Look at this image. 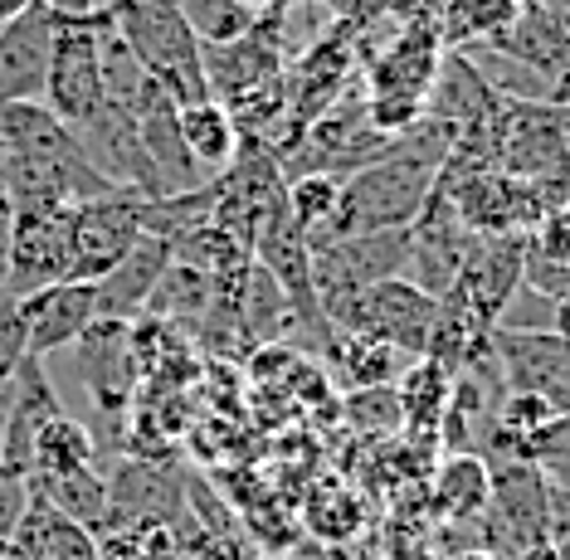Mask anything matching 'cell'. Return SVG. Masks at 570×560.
<instances>
[{"instance_id":"1","label":"cell","mask_w":570,"mask_h":560,"mask_svg":"<svg viewBox=\"0 0 570 560\" xmlns=\"http://www.w3.org/2000/svg\"><path fill=\"white\" fill-rule=\"evenodd\" d=\"M108 16L151 83H161L176 102L210 98V88H205V45L166 0H108Z\"/></svg>"},{"instance_id":"2","label":"cell","mask_w":570,"mask_h":560,"mask_svg":"<svg viewBox=\"0 0 570 560\" xmlns=\"http://www.w3.org/2000/svg\"><path fill=\"white\" fill-rule=\"evenodd\" d=\"M63 122L79 132L108 102L98 69V6L94 10H55V49H49L45 98Z\"/></svg>"},{"instance_id":"3","label":"cell","mask_w":570,"mask_h":560,"mask_svg":"<svg viewBox=\"0 0 570 560\" xmlns=\"http://www.w3.org/2000/svg\"><path fill=\"white\" fill-rule=\"evenodd\" d=\"M498 171L522 180H570V112L556 102L502 98L492 112Z\"/></svg>"},{"instance_id":"4","label":"cell","mask_w":570,"mask_h":560,"mask_svg":"<svg viewBox=\"0 0 570 560\" xmlns=\"http://www.w3.org/2000/svg\"><path fill=\"white\" fill-rule=\"evenodd\" d=\"M434 317H439V297L414 288L410 278H385V283H371V288L346 307V317L336 322L332 332L375 336V342L395 346L400 356L420 361L424 351H430Z\"/></svg>"},{"instance_id":"5","label":"cell","mask_w":570,"mask_h":560,"mask_svg":"<svg viewBox=\"0 0 570 560\" xmlns=\"http://www.w3.org/2000/svg\"><path fill=\"white\" fill-rule=\"evenodd\" d=\"M488 463V527H498L517 551L541 546L551 537V517H556V488L541 478L537 463L517 459V453H492Z\"/></svg>"},{"instance_id":"6","label":"cell","mask_w":570,"mask_h":560,"mask_svg":"<svg viewBox=\"0 0 570 560\" xmlns=\"http://www.w3.org/2000/svg\"><path fill=\"white\" fill-rule=\"evenodd\" d=\"M141 205L147 195L137 190H108L98 200H83L69 210V249H73V273L79 283H98L118 258L141 239Z\"/></svg>"},{"instance_id":"7","label":"cell","mask_w":570,"mask_h":560,"mask_svg":"<svg viewBox=\"0 0 570 560\" xmlns=\"http://www.w3.org/2000/svg\"><path fill=\"white\" fill-rule=\"evenodd\" d=\"M69 351H73V366H79L88 395L98 400V410H108L112 420H127L141 390V356L132 342V322L98 317Z\"/></svg>"},{"instance_id":"8","label":"cell","mask_w":570,"mask_h":560,"mask_svg":"<svg viewBox=\"0 0 570 560\" xmlns=\"http://www.w3.org/2000/svg\"><path fill=\"white\" fill-rule=\"evenodd\" d=\"M488 342H492V356H498L502 390L541 395L556 414L570 410V336L492 327Z\"/></svg>"},{"instance_id":"9","label":"cell","mask_w":570,"mask_h":560,"mask_svg":"<svg viewBox=\"0 0 570 560\" xmlns=\"http://www.w3.org/2000/svg\"><path fill=\"white\" fill-rule=\"evenodd\" d=\"M79 147L83 156L94 161V171L102 180H112V186L122 190H137L147 195V200H157V195H171L166 190V180L157 171V161L147 156V147H141V132H137V117L122 108V102H102V112L94 117V122H83L79 132Z\"/></svg>"},{"instance_id":"10","label":"cell","mask_w":570,"mask_h":560,"mask_svg":"<svg viewBox=\"0 0 570 560\" xmlns=\"http://www.w3.org/2000/svg\"><path fill=\"white\" fill-rule=\"evenodd\" d=\"M73 273V249H69V210L55 215H20L16 219V239H10L6 258V278L0 288L10 297H30L55 283H69Z\"/></svg>"},{"instance_id":"11","label":"cell","mask_w":570,"mask_h":560,"mask_svg":"<svg viewBox=\"0 0 570 560\" xmlns=\"http://www.w3.org/2000/svg\"><path fill=\"white\" fill-rule=\"evenodd\" d=\"M180 512H186L180 473L166 459H147V463L127 459L118 473L108 478V527H132V522L176 527Z\"/></svg>"},{"instance_id":"12","label":"cell","mask_w":570,"mask_h":560,"mask_svg":"<svg viewBox=\"0 0 570 560\" xmlns=\"http://www.w3.org/2000/svg\"><path fill=\"white\" fill-rule=\"evenodd\" d=\"M20 317H24L30 356L49 361L55 351H69L98 322V293H94V283H79V278L55 283V288L20 297Z\"/></svg>"},{"instance_id":"13","label":"cell","mask_w":570,"mask_h":560,"mask_svg":"<svg viewBox=\"0 0 570 560\" xmlns=\"http://www.w3.org/2000/svg\"><path fill=\"white\" fill-rule=\"evenodd\" d=\"M63 414V400L55 381L45 375V361H24L20 375L6 385V424H0V468L10 473H30V449L35 434Z\"/></svg>"},{"instance_id":"14","label":"cell","mask_w":570,"mask_h":560,"mask_svg":"<svg viewBox=\"0 0 570 560\" xmlns=\"http://www.w3.org/2000/svg\"><path fill=\"white\" fill-rule=\"evenodd\" d=\"M171 264V244L157 239V234H141V239L118 258V268H108L94 283L98 293V317L112 322H141L147 317V303L157 293L161 273Z\"/></svg>"},{"instance_id":"15","label":"cell","mask_w":570,"mask_h":560,"mask_svg":"<svg viewBox=\"0 0 570 560\" xmlns=\"http://www.w3.org/2000/svg\"><path fill=\"white\" fill-rule=\"evenodd\" d=\"M498 102L502 98L492 94V83L478 73V63L469 55H444L434 63L430 88H424V117L453 127V132L488 122V117L498 112Z\"/></svg>"},{"instance_id":"16","label":"cell","mask_w":570,"mask_h":560,"mask_svg":"<svg viewBox=\"0 0 570 560\" xmlns=\"http://www.w3.org/2000/svg\"><path fill=\"white\" fill-rule=\"evenodd\" d=\"M0 151L24 156V161H55V166L83 156L73 127L40 98L6 102V108H0Z\"/></svg>"},{"instance_id":"17","label":"cell","mask_w":570,"mask_h":560,"mask_svg":"<svg viewBox=\"0 0 570 560\" xmlns=\"http://www.w3.org/2000/svg\"><path fill=\"white\" fill-rule=\"evenodd\" d=\"M492 49L512 55L517 63H527L531 73H541L551 83L556 73L570 63V16H556V10H541V6H517L512 24H502L492 35Z\"/></svg>"},{"instance_id":"18","label":"cell","mask_w":570,"mask_h":560,"mask_svg":"<svg viewBox=\"0 0 570 560\" xmlns=\"http://www.w3.org/2000/svg\"><path fill=\"white\" fill-rule=\"evenodd\" d=\"M10 546H16L24 560H102L98 531L69 522V517L55 512L45 498H35L30 507H24Z\"/></svg>"},{"instance_id":"19","label":"cell","mask_w":570,"mask_h":560,"mask_svg":"<svg viewBox=\"0 0 570 560\" xmlns=\"http://www.w3.org/2000/svg\"><path fill=\"white\" fill-rule=\"evenodd\" d=\"M176 122H180V141L186 151L196 156L200 171H225L239 151V132H235V117L219 108L215 98H200V102H176Z\"/></svg>"},{"instance_id":"20","label":"cell","mask_w":570,"mask_h":560,"mask_svg":"<svg viewBox=\"0 0 570 560\" xmlns=\"http://www.w3.org/2000/svg\"><path fill=\"white\" fill-rule=\"evenodd\" d=\"M488 463L478 453H449L430 483V502L444 522H473L488 512Z\"/></svg>"},{"instance_id":"21","label":"cell","mask_w":570,"mask_h":560,"mask_svg":"<svg viewBox=\"0 0 570 560\" xmlns=\"http://www.w3.org/2000/svg\"><path fill=\"white\" fill-rule=\"evenodd\" d=\"M327 356L346 390H366V385H395L405 375L410 356H400L395 346L375 342V336H356V332H332Z\"/></svg>"},{"instance_id":"22","label":"cell","mask_w":570,"mask_h":560,"mask_svg":"<svg viewBox=\"0 0 570 560\" xmlns=\"http://www.w3.org/2000/svg\"><path fill=\"white\" fill-rule=\"evenodd\" d=\"M79 468H98V444L88 434V424H79L73 414H55L30 449V478H59V473H79Z\"/></svg>"},{"instance_id":"23","label":"cell","mask_w":570,"mask_h":560,"mask_svg":"<svg viewBox=\"0 0 570 560\" xmlns=\"http://www.w3.org/2000/svg\"><path fill=\"white\" fill-rule=\"evenodd\" d=\"M30 483H35V498H45L69 522H79L88 531L108 527V478L98 468H79V473H59V478H30Z\"/></svg>"},{"instance_id":"24","label":"cell","mask_w":570,"mask_h":560,"mask_svg":"<svg viewBox=\"0 0 570 560\" xmlns=\"http://www.w3.org/2000/svg\"><path fill=\"white\" fill-rule=\"evenodd\" d=\"M210 307H215V278L205 268H196V264H186V258L171 254V264H166L157 293H151V303H147V317L171 322L176 327V322L205 317Z\"/></svg>"},{"instance_id":"25","label":"cell","mask_w":570,"mask_h":560,"mask_svg":"<svg viewBox=\"0 0 570 560\" xmlns=\"http://www.w3.org/2000/svg\"><path fill=\"white\" fill-rule=\"evenodd\" d=\"M395 390H400V410H405V429L420 439H434L439 420H444V405H449V390H453V371L420 356L405 366V381H395Z\"/></svg>"},{"instance_id":"26","label":"cell","mask_w":570,"mask_h":560,"mask_svg":"<svg viewBox=\"0 0 570 560\" xmlns=\"http://www.w3.org/2000/svg\"><path fill=\"white\" fill-rule=\"evenodd\" d=\"M346 424L361 439H395L405 429V410H400V390L395 385H366V390H346L342 400Z\"/></svg>"},{"instance_id":"27","label":"cell","mask_w":570,"mask_h":560,"mask_svg":"<svg viewBox=\"0 0 570 560\" xmlns=\"http://www.w3.org/2000/svg\"><path fill=\"white\" fill-rule=\"evenodd\" d=\"M180 20L196 30L200 45H229L254 24L258 10L239 6V0H166Z\"/></svg>"},{"instance_id":"28","label":"cell","mask_w":570,"mask_h":560,"mask_svg":"<svg viewBox=\"0 0 570 560\" xmlns=\"http://www.w3.org/2000/svg\"><path fill=\"white\" fill-rule=\"evenodd\" d=\"M307 531H313L317 541H352L361 531V498L352 488H317L313 498H307V512H303Z\"/></svg>"},{"instance_id":"29","label":"cell","mask_w":570,"mask_h":560,"mask_svg":"<svg viewBox=\"0 0 570 560\" xmlns=\"http://www.w3.org/2000/svg\"><path fill=\"white\" fill-rule=\"evenodd\" d=\"M517 459L537 463L541 478H547L556 492H570V410L541 424L537 434H531L527 444L517 449Z\"/></svg>"},{"instance_id":"30","label":"cell","mask_w":570,"mask_h":560,"mask_svg":"<svg viewBox=\"0 0 570 560\" xmlns=\"http://www.w3.org/2000/svg\"><path fill=\"white\" fill-rule=\"evenodd\" d=\"M24 361H30V342H24L20 297H10L6 288H0V390L16 381Z\"/></svg>"},{"instance_id":"31","label":"cell","mask_w":570,"mask_h":560,"mask_svg":"<svg viewBox=\"0 0 570 560\" xmlns=\"http://www.w3.org/2000/svg\"><path fill=\"white\" fill-rule=\"evenodd\" d=\"M35 502V483L30 473H10V468H0V546H10V537H16L24 507Z\"/></svg>"},{"instance_id":"32","label":"cell","mask_w":570,"mask_h":560,"mask_svg":"<svg viewBox=\"0 0 570 560\" xmlns=\"http://www.w3.org/2000/svg\"><path fill=\"white\" fill-rule=\"evenodd\" d=\"M527 244H531V249H537L541 258H551V264H566V268H570V200L556 205V210L527 234Z\"/></svg>"},{"instance_id":"33","label":"cell","mask_w":570,"mask_h":560,"mask_svg":"<svg viewBox=\"0 0 570 560\" xmlns=\"http://www.w3.org/2000/svg\"><path fill=\"white\" fill-rule=\"evenodd\" d=\"M16 205H10V190L0 180V278H6V258H10V239H16Z\"/></svg>"},{"instance_id":"34","label":"cell","mask_w":570,"mask_h":560,"mask_svg":"<svg viewBox=\"0 0 570 560\" xmlns=\"http://www.w3.org/2000/svg\"><path fill=\"white\" fill-rule=\"evenodd\" d=\"M527 6H541V10H556V16H570V0H527Z\"/></svg>"},{"instance_id":"35","label":"cell","mask_w":570,"mask_h":560,"mask_svg":"<svg viewBox=\"0 0 570 560\" xmlns=\"http://www.w3.org/2000/svg\"><path fill=\"white\" fill-rule=\"evenodd\" d=\"M556 512H561L566 522H570V492H556Z\"/></svg>"},{"instance_id":"36","label":"cell","mask_w":570,"mask_h":560,"mask_svg":"<svg viewBox=\"0 0 570 560\" xmlns=\"http://www.w3.org/2000/svg\"><path fill=\"white\" fill-rule=\"evenodd\" d=\"M0 560H24V556L16 551V546H6V556H0Z\"/></svg>"},{"instance_id":"37","label":"cell","mask_w":570,"mask_h":560,"mask_svg":"<svg viewBox=\"0 0 570 560\" xmlns=\"http://www.w3.org/2000/svg\"><path fill=\"white\" fill-rule=\"evenodd\" d=\"M0 424H6V390H0Z\"/></svg>"},{"instance_id":"38","label":"cell","mask_w":570,"mask_h":560,"mask_svg":"<svg viewBox=\"0 0 570 560\" xmlns=\"http://www.w3.org/2000/svg\"><path fill=\"white\" fill-rule=\"evenodd\" d=\"M463 560H488V556H463Z\"/></svg>"},{"instance_id":"39","label":"cell","mask_w":570,"mask_h":560,"mask_svg":"<svg viewBox=\"0 0 570 560\" xmlns=\"http://www.w3.org/2000/svg\"><path fill=\"white\" fill-rule=\"evenodd\" d=\"M0 556H6V546H0Z\"/></svg>"}]
</instances>
